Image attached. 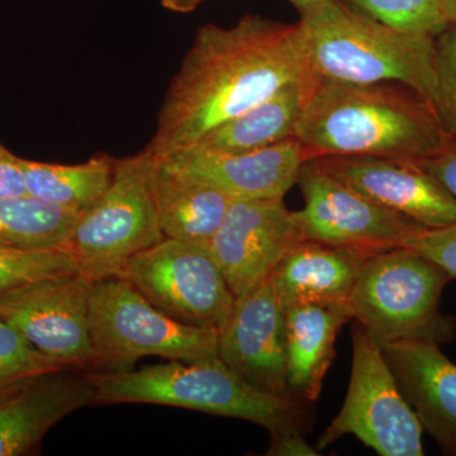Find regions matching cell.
<instances>
[{"label": "cell", "mask_w": 456, "mask_h": 456, "mask_svg": "<svg viewBox=\"0 0 456 456\" xmlns=\"http://www.w3.org/2000/svg\"><path fill=\"white\" fill-rule=\"evenodd\" d=\"M22 158L0 142V198L27 196Z\"/></svg>", "instance_id": "obj_29"}, {"label": "cell", "mask_w": 456, "mask_h": 456, "mask_svg": "<svg viewBox=\"0 0 456 456\" xmlns=\"http://www.w3.org/2000/svg\"><path fill=\"white\" fill-rule=\"evenodd\" d=\"M297 184L305 207L293 216L305 240L382 251L406 246L426 230L354 191L314 159L302 165Z\"/></svg>", "instance_id": "obj_11"}, {"label": "cell", "mask_w": 456, "mask_h": 456, "mask_svg": "<svg viewBox=\"0 0 456 456\" xmlns=\"http://www.w3.org/2000/svg\"><path fill=\"white\" fill-rule=\"evenodd\" d=\"M97 402L86 371L57 368L0 386V456L32 454L66 416Z\"/></svg>", "instance_id": "obj_14"}, {"label": "cell", "mask_w": 456, "mask_h": 456, "mask_svg": "<svg viewBox=\"0 0 456 456\" xmlns=\"http://www.w3.org/2000/svg\"><path fill=\"white\" fill-rule=\"evenodd\" d=\"M89 331L92 373L131 370L146 356L185 362L218 358L220 332L174 320L121 277L92 281Z\"/></svg>", "instance_id": "obj_6"}, {"label": "cell", "mask_w": 456, "mask_h": 456, "mask_svg": "<svg viewBox=\"0 0 456 456\" xmlns=\"http://www.w3.org/2000/svg\"><path fill=\"white\" fill-rule=\"evenodd\" d=\"M301 240L284 198L232 200L208 248L239 298L269 278Z\"/></svg>", "instance_id": "obj_12"}, {"label": "cell", "mask_w": 456, "mask_h": 456, "mask_svg": "<svg viewBox=\"0 0 456 456\" xmlns=\"http://www.w3.org/2000/svg\"><path fill=\"white\" fill-rule=\"evenodd\" d=\"M92 279L82 273L29 281L0 294V320L57 367L92 373Z\"/></svg>", "instance_id": "obj_10"}, {"label": "cell", "mask_w": 456, "mask_h": 456, "mask_svg": "<svg viewBox=\"0 0 456 456\" xmlns=\"http://www.w3.org/2000/svg\"><path fill=\"white\" fill-rule=\"evenodd\" d=\"M298 23L308 69L316 79L402 84L434 104V37L397 31L340 0Z\"/></svg>", "instance_id": "obj_3"}, {"label": "cell", "mask_w": 456, "mask_h": 456, "mask_svg": "<svg viewBox=\"0 0 456 456\" xmlns=\"http://www.w3.org/2000/svg\"><path fill=\"white\" fill-rule=\"evenodd\" d=\"M206 0H161V5L173 13L187 14L196 11Z\"/></svg>", "instance_id": "obj_32"}, {"label": "cell", "mask_w": 456, "mask_h": 456, "mask_svg": "<svg viewBox=\"0 0 456 456\" xmlns=\"http://www.w3.org/2000/svg\"><path fill=\"white\" fill-rule=\"evenodd\" d=\"M79 273L66 248L14 250L0 248V294L29 281L53 275Z\"/></svg>", "instance_id": "obj_25"}, {"label": "cell", "mask_w": 456, "mask_h": 456, "mask_svg": "<svg viewBox=\"0 0 456 456\" xmlns=\"http://www.w3.org/2000/svg\"><path fill=\"white\" fill-rule=\"evenodd\" d=\"M293 7H296L297 11L299 12V16L307 17L310 14L317 12L318 9L326 7L330 3L334 0H288Z\"/></svg>", "instance_id": "obj_33"}, {"label": "cell", "mask_w": 456, "mask_h": 456, "mask_svg": "<svg viewBox=\"0 0 456 456\" xmlns=\"http://www.w3.org/2000/svg\"><path fill=\"white\" fill-rule=\"evenodd\" d=\"M152 193L164 236L207 248L232 202L217 188L158 156Z\"/></svg>", "instance_id": "obj_20"}, {"label": "cell", "mask_w": 456, "mask_h": 456, "mask_svg": "<svg viewBox=\"0 0 456 456\" xmlns=\"http://www.w3.org/2000/svg\"><path fill=\"white\" fill-rule=\"evenodd\" d=\"M371 248L301 240L289 248L272 279L283 308L302 303L349 305L356 278L374 254Z\"/></svg>", "instance_id": "obj_18"}, {"label": "cell", "mask_w": 456, "mask_h": 456, "mask_svg": "<svg viewBox=\"0 0 456 456\" xmlns=\"http://www.w3.org/2000/svg\"><path fill=\"white\" fill-rule=\"evenodd\" d=\"M314 160L354 191L426 228L456 224L455 198L417 164L346 156Z\"/></svg>", "instance_id": "obj_15"}, {"label": "cell", "mask_w": 456, "mask_h": 456, "mask_svg": "<svg viewBox=\"0 0 456 456\" xmlns=\"http://www.w3.org/2000/svg\"><path fill=\"white\" fill-rule=\"evenodd\" d=\"M448 137L430 104L402 84L316 77L294 130L308 160L346 156L419 164Z\"/></svg>", "instance_id": "obj_2"}, {"label": "cell", "mask_w": 456, "mask_h": 456, "mask_svg": "<svg viewBox=\"0 0 456 456\" xmlns=\"http://www.w3.org/2000/svg\"><path fill=\"white\" fill-rule=\"evenodd\" d=\"M441 8L448 26L456 27V0H441Z\"/></svg>", "instance_id": "obj_34"}, {"label": "cell", "mask_w": 456, "mask_h": 456, "mask_svg": "<svg viewBox=\"0 0 456 456\" xmlns=\"http://www.w3.org/2000/svg\"><path fill=\"white\" fill-rule=\"evenodd\" d=\"M102 403H146L245 419L270 435L307 424L303 402L277 397L246 383L220 358L167 360L139 370L89 373Z\"/></svg>", "instance_id": "obj_4"}, {"label": "cell", "mask_w": 456, "mask_h": 456, "mask_svg": "<svg viewBox=\"0 0 456 456\" xmlns=\"http://www.w3.org/2000/svg\"><path fill=\"white\" fill-rule=\"evenodd\" d=\"M452 277L407 246L374 254L362 269L349 298L351 317L379 345L454 340L456 318L441 314V296Z\"/></svg>", "instance_id": "obj_5"}, {"label": "cell", "mask_w": 456, "mask_h": 456, "mask_svg": "<svg viewBox=\"0 0 456 456\" xmlns=\"http://www.w3.org/2000/svg\"><path fill=\"white\" fill-rule=\"evenodd\" d=\"M314 80L311 77L287 84L265 101L208 132L194 145L239 154L292 139Z\"/></svg>", "instance_id": "obj_21"}, {"label": "cell", "mask_w": 456, "mask_h": 456, "mask_svg": "<svg viewBox=\"0 0 456 456\" xmlns=\"http://www.w3.org/2000/svg\"><path fill=\"white\" fill-rule=\"evenodd\" d=\"M116 163L106 152L73 165L22 159L27 193L68 211L86 212L110 188Z\"/></svg>", "instance_id": "obj_22"}, {"label": "cell", "mask_w": 456, "mask_h": 456, "mask_svg": "<svg viewBox=\"0 0 456 456\" xmlns=\"http://www.w3.org/2000/svg\"><path fill=\"white\" fill-rule=\"evenodd\" d=\"M218 358L259 391L290 398L285 314L272 275L236 298L218 336Z\"/></svg>", "instance_id": "obj_13"}, {"label": "cell", "mask_w": 456, "mask_h": 456, "mask_svg": "<svg viewBox=\"0 0 456 456\" xmlns=\"http://www.w3.org/2000/svg\"><path fill=\"white\" fill-rule=\"evenodd\" d=\"M431 174L456 200V142H448L437 154L417 164Z\"/></svg>", "instance_id": "obj_30"}, {"label": "cell", "mask_w": 456, "mask_h": 456, "mask_svg": "<svg viewBox=\"0 0 456 456\" xmlns=\"http://www.w3.org/2000/svg\"><path fill=\"white\" fill-rule=\"evenodd\" d=\"M118 277L174 320L218 332L236 301L207 246L167 237L132 257Z\"/></svg>", "instance_id": "obj_9"}, {"label": "cell", "mask_w": 456, "mask_h": 456, "mask_svg": "<svg viewBox=\"0 0 456 456\" xmlns=\"http://www.w3.org/2000/svg\"><path fill=\"white\" fill-rule=\"evenodd\" d=\"M82 213L31 196L0 198V248L14 250L65 248Z\"/></svg>", "instance_id": "obj_23"}, {"label": "cell", "mask_w": 456, "mask_h": 456, "mask_svg": "<svg viewBox=\"0 0 456 456\" xmlns=\"http://www.w3.org/2000/svg\"><path fill=\"white\" fill-rule=\"evenodd\" d=\"M311 77L299 23L246 14L232 27L204 25L171 79L145 149L161 158L194 145L287 84Z\"/></svg>", "instance_id": "obj_1"}, {"label": "cell", "mask_w": 456, "mask_h": 456, "mask_svg": "<svg viewBox=\"0 0 456 456\" xmlns=\"http://www.w3.org/2000/svg\"><path fill=\"white\" fill-rule=\"evenodd\" d=\"M436 263L456 279V224L441 228H426L406 244Z\"/></svg>", "instance_id": "obj_28"}, {"label": "cell", "mask_w": 456, "mask_h": 456, "mask_svg": "<svg viewBox=\"0 0 456 456\" xmlns=\"http://www.w3.org/2000/svg\"><path fill=\"white\" fill-rule=\"evenodd\" d=\"M353 367L340 412L318 437L316 450L353 435L382 456H422V430L383 356L359 322L353 326Z\"/></svg>", "instance_id": "obj_8"}, {"label": "cell", "mask_w": 456, "mask_h": 456, "mask_svg": "<svg viewBox=\"0 0 456 456\" xmlns=\"http://www.w3.org/2000/svg\"><path fill=\"white\" fill-rule=\"evenodd\" d=\"M155 163L146 149L117 159L110 188L77 218L65 248L86 277H118L132 257L165 239L152 193Z\"/></svg>", "instance_id": "obj_7"}, {"label": "cell", "mask_w": 456, "mask_h": 456, "mask_svg": "<svg viewBox=\"0 0 456 456\" xmlns=\"http://www.w3.org/2000/svg\"><path fill=\"white\" fill-rule=\"evenodd\" d=\"M436 93L432 110L448 136H456V27L435 37Z\"/></svg>", "instance_id": "obj_26"}, {"label": "cell", "mask_w": 456, "mask_h": 456, "mask_svg": "<svg viewBox=\"0 0 456 456\" xmlns=\"http://www.w3.org/2000/svg\"><path fill=\"white\" fill-rule=\"evenodd\" d=\"M266 455L314 456L318 455V452L305 443L302 432L288 431L270 435V446Z\"/></svg>", "instance_id": "obj_31"}, {"label": "cell", "mask_w": 456, "mask_h": 456, "mask_svg": "<svg viewBox=\"0 0 456 456\" xmlns=\"http://www.w3.org/2000/svg\"><path fill=\"white\" fill-rule=\"evenodd\" d=\"M377 22L411 33L437 37L448 28L441 0H340Z\"/></svg>", "instance_id": "obj_24"}, {"label": "cell", "mask_w": 456, "mask_h": 456, "mask_svg": "<svg viewBox=\"0 0 456 456\" xmlns=\"http://www.w3.org/2000/svg\"><path fill=\"white\" fill-rule=\"evenodd\" d=\"M57 368L61 367L45 358L14 327L0 320V386Z\"/></svg>", "instance_id": "obj_27"}, {"label": "cell", "mask_w": 456, "mask_h": 456, "mask_svg": "<svg viewBox=\"0 0 456 456\" xmlns=\"http://www.w3.org/2000/svg\"><path fill=\"white\" fill-rule=\"evenodd\" d=\"M387 364L422 430L456 456V365L440 345L402 340L380 345Z\"/></svg>", "instance_id": "obj_17"}, {"label": "cell", "mask_w": 456, "mask_h": 456, "mask_svg": "<svg viewBox=\"0 0 456 456\" xmlns=\"http://www.w3.org/2000/svg\"><path fill=\"white\" fill-rule=\"evenodd\" d=\"M284 314L288 393L296 401L314 403L334 362L338 332L353 320L350 308L302 303L289 305Z\"/></svg>", "instance_id": "obj_19"}, {"label": "cell", "mask_w": 456, "mask_h": 456, "mask_svg": "<svg viewBox=\"0 0 456 456\" xmlns=\"http://www.w3.org/2000/svg\"><path fill=\"white\" fill-rule=\"evenodd\" d=\"M161 159L170 167L204 180L232 200L284 198L297 184L302 165L308 160L301 142L294 137L239 154L191 145Z\"/></svg>", "instance_id": "obj_16"}]
</instances>
